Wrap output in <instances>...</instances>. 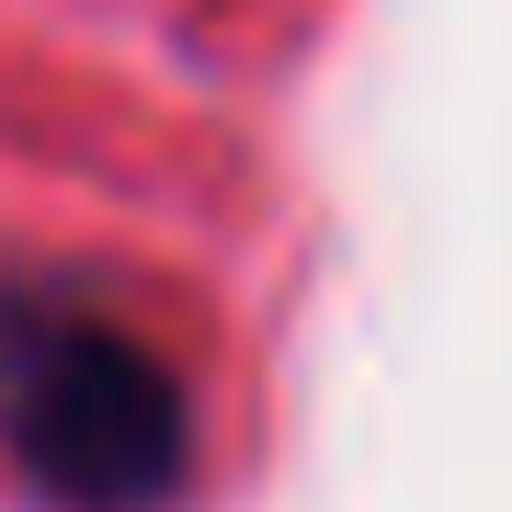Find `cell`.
<instances>
[{
  "label": "cell",
  "mask_w": 512,
  "mask_h": 512,
  "mask_svg": "<svg viewBox=\"0 0 512 512\" xmlns=\"http://www.w3.org/2000/svg\"><path fill=\"white\" fill-rule=\"evenodd\" d=\"M0 456L57 512H160L194 478V399L103 285L12 274L0 285Z\"/></svg>",
  "instance_id": "cell-1"
}]
</instances>
